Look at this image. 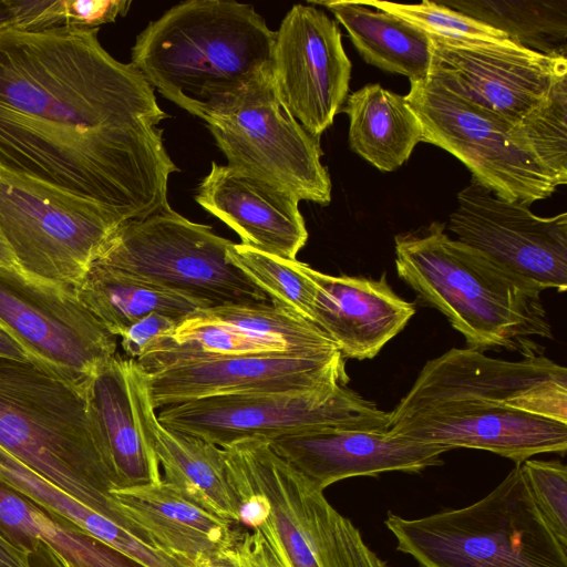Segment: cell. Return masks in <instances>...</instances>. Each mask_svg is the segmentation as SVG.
Segmentation results:
<instances>
[{
    "label": "cell",
    "mask_w": 567,
    "mask_h": 567,
    "mask_svg": "<svg viewBox=\"0 0 567 567\" xmlns=\"http://www.w3.org/2000/svg\"><path fill=\"white\" fill-rule=\"evenodd\" d=\"M99 28L0 32V171L96 202L123 221L169 207L178 172L159 123L168 115Z\"/></svg>",
    "instance_id": "6da1fadb"
},
{
    "label": "cell",
    "mask_w": 567,
    "mask_h": 567,
    "mask_svg": "<svg viewBox=\"0 0 567 567\" xmlns=\"http://www.w3.org/2000/svg\"><path fill=\"white\" fill-rule=\"evenodd\" d=\"M275 38L251 4L188 0L146 25L131 63L154 90L207 123L272 74Z\"/></svg>",
    "instance_id": "7a4b0ae2"
},
{
    "label": "cell",
    "mask_w": 567,
    "mask_h": 567,
    "mask_svg": "<svg viewBox=\"0 0 567 567\" xmlns=\"http://www.w3.org/2000/svg\"><path fill=\"white\" fill-rule=\"evenodd\" d=\"M86 382L0 358V446L152 546L113 497L121 487L90 409Z\"/></svg>",
    "instance_id": "3957f363"
},
{
    "label": "cell",
    "mask_w": 567,
    "mask_h": 567,
    "mask_svg": "<svg viewBox=\"0 0 567 567\" xmlns=\"http://www.w3.org/2000/svg\"><path fill=\"white\" fill-rule=\"evenodd\" d=\"M444 228L434 221L395 236L398 276L449 319L468 348L542 354L533 337L554 338L542 291L452 239Z\"/></svg>",
    "instance_id": "277c9868"
},
{
    "label": "cell",
    "mask_w": 567,
    "mask_h": 567,
    "mask_svg": "<svg viewBox=\"0 0 567 567\" xmlns=\"http://www.w3.org/2000/svg\"><path fill=\"white\" fill-rule=\"evenodd\" d=\"M221 450L239 499L238 523L257 534L271 567H389L269 441Z\"/></svg>",
    "instance_id": "5b68a950"
},
{
    "label": "cell",
    "mask_w": 567,
    "mask_h": 567,
    "mask_svg": "<svg viewBox=\"0 0 567 567\" xmlns=\"http://www.w3.org/2000/svg\"><path fill=\"white\" fill-rule=\"evenodd\" d=\"M384 524L417 567H567V548L536 508L520 463L468 506L420 518L389 512Z\"/></svg>",
    "instance_id": "8992f818"
},
{
    "label": "cell",
    "mask_w": 567,
    "mask_h": 567,
    "mask_svg": "<svg viewBox=\"0 0 567 567\" xmlns=\"http://www.w3.org/2000/svg\"><path fill=\"white\" fill-rule=\"evenodd\" d=\"M231 243L169 206L122 223L92 264L189 296L208 308L271 302L227 259Z\"/></svg>",
    "instance_id": "52a82bcc"
},
{
    "label": "cell",
    "mask_w": 567,
    "mask_h": 567,
    "mask_svg": "<svg viewBox=\"0 0 567 567\" xmlns=\"http://www.w3.org/2000/svg\"><path fill=\"white\" fill-rule=\"evenodd\" d=\"M122 223L96 202L0 171V233L31 277L73 288Z\"/></svg>",
    "instance_id": "ba28073f"
},
{
    "label": "cell",
    "mask_w": 567,
    "mask_h": 567,
    "mask_svg": "<svg viewBox=\"0 0 567 567\" xmlns=\"http://www.w3.org/2000/svg\"><path fill=\"white\" fill-rule=\"evenodd\" d=\"M159 422L219 447L243 440L274 441L327 427L381 431L391 414L347 385L307 392L220 395L164 406Z\"/></svg>",
    "instance_id": "9c48e42d"
},
{
    "label": "cell",
    "mask_w": 567,
    "mask_h": 567,
    "mask_svg": "<svg viewBox=\"0 0 567 567\" xmlns=\"http://www.w3.org/2000/svg\"><path fill=\"white\" fill-rule=\"evenodd\" d=\"M206 124L229 167L299 200L322 206L331 202L332 185L321 162L320 137L310 134L285 107L272 74Z\"/></svg>",
    "instance_id": "30bf717a"
},
{
    "label": "cell",
    "mask_w": 567,
    "mask_h": 567,
    "mask_svg": "<svg viewBox=\"0 0 567 567\" xmlns=\"http://www.w3.org/2000/svg\"><path fill=\"white\" fill-rule=\"evenodd\" d=\"M0 327L30 362L61 379L85 383L116 354V338L74 289L0 265Z\"/></svg>",
    "instance_id": "8fae6325"
},
{
    "label": "cell",
    "mask_w": 567,
    "mask_h": 567,
    "mask_svg": "<svg viewBox=\"0 0 567 567\" xmlns=\"http://www.w3.org/2000/svg\"><path fill=\"white\" fill-rule=\"evenodd\" d=\"M422 128L421 142L461 161L497 197L527 206L547 198L556 182L511 142L509 123L427 76L404 95Z\"/></svg>",
    "instance_id": "7c38bea8"
},
{
    "label": "cell",
    "mask_w": 567,
    "mask_h": 567,
    "mask_svg": "<svg viewBox=\"0 0 567 567\" xmlns=\"http://www.w3.org/2000/svg\"><path fill=\"white\" fill-rule=\"evenodd\" d=\"M444 403L501 405L567 424V369L543 354L507 361L452 348L425 363L391 424Z\"/></svg>",
    "instance_id": "4fadbf2b"
},
{
    "label": "cell",
    "mask_w": 567,
    "mask_h": 567,
    "mask_svg": "<svg viewBox=\"0 0 567 567\" xmlns=\"http://www.w3.org/2000/svg\"><path fill=\"white\" fill-rule=\"evenodd\" d=\"M449 229L523 282L543 291L567 288V214L540 217L497 197L474 178L457 194Z\"/></svg>",
    "instance_id": "5bb4252c"
},
{
    "label": "cell",
    "mask_w": 567,
    "mask_h": 567,
    "mask_svg": "<svg viewBox=\"0 0 567 567\" xmlns=\"http://www.w3.org/2000/svg\"><path fill=\"white\" fill-rule=\"evenodd\" d=\"M146 378L155 410L209 396L307 392L349 382L339 350L199 357L146 372Z\"/></svg>",
    "instance_id": "9a60e30c"
},
{
    "label": "cell",
    "mask_w": 567,
    "mask_h": 567,
    "mask_svg": "<svg viewBox=\"0 0 567 567\" xmlns=\"http://www.w3.org/2000/svg\"><path fill=\"white\" fill-rule=\"evenodd\" d=\"M429 76L511 125L538 106L567 76V59L512 41L450 40L430 35Z\"/></svg>",
    "instance_id": "2e32d148"
},
{
    "label": "cell",
    "mask_w": 567,
    "mask_h": 567,
    "mask_svg": "<svg viewBox=\"0 0 567 567\" xmlns=\"http://www.w3.org/2000/svg\"><path fill=\"white\" fill-rule=\"evenodd\" d=\"M351 69L337 22L313 4L292 6L276 31L272 81L281 103L313 136L341 112Z\"/></svg>",
    "instance_id": "e0dca14e"
},
{
    "label": "cell",
    "mask_w": 567,
    "mask_h": 567,
    "mask_svg": "<svg viewBox=\"0 0 567 567\" xmlns=\"http://www.w3.org/2000/svg\"><path fill=\"white\" fill-rule=\"evenodd\" d=\"M389 434L443 446L485 450L523 463L542 453L566 454L567 424L501 405L444 403L398 421Z\"/></svg>",
    "instance_id": "ac0fdd59"
},
{
    "label": "cell",
    "mask_w": 567,
    "mask_h": 567,
    "mask_svg": "<svg viewBox=\"0 0 567 567\" xmlns=\"http://www.w3.org/2000/svg\"><path fill=\"white\" fill-rule=\"evenodd\" d=\"M272 449L321 491L355 476L385 472L416 473L443 464L446 447L381 431L327 427L284 436Z\"/></svg>",
    "instance_id": "d6986e66"
},
{
    "label": "cell",
    "mask_w": 567,
    "mask_h": 567,
    "mask_svg": "<svg viewBox=\"0 0 567 567\" xmlns=\"http://www.w3.org/2000/svg\"><path fill=\"white\" fill-rule=\"evenodd\" d=\"M208 213L235 230L243 245L296 260L308 240L299 199L228 165L212 163L195 195Z\"/></svg>",
    "instance_id": "ffe728a7"
},
{
    "label": "cell",
    "mask_w": 567,
    "mask_h": 567,
    "mask_svg": "<svg viewBox=\"0 0 567 567\" xmlns=\"http://www.w3.org/2000/svg\"><path fill=\"white\" fill-rule=\"evenodd\" d=\"M306 272L316 288L312 320L344 359L374 358L415 313L414 303L393 291L385 274L379 279L331 276L309 265Z\"/></svg>",
    "instance_id": "44dd1931"
},
{
    "label": "cell",
    "mask_w": 567,
    "mask_h": 567,
    "mask_svg": "<svg viewBox=\"0 0 567 567\" xmlns=\"http://www.w3.org/2000/svg\"><path fill=\"white\" fill-rule=\"evenodd\" d=\"M128 379L141 429L164 471L162 480L197 504L238 523L239 499L221 447L159 422L150 400L146 372L134 359H128Z\"/></svg>",
    "instance_id": "7402d4cb"
},
{
    "label": "cell",
    "mask_w": 567,
    "mask_h": 567,
    "mask_svg": "<svg viewBox=\"0 0 567 567\" xmlns=\"http://www.w3.org/2000/svg\"><path fill=\"white\" fill-rule=\"evenodd\" d=\"M112 494L156 549L187 567L227 546L237 529L238 523L197 504L162 478Z\"/></svg>",
    "instance_id": "603a6c76"
},
{
    "label": "cell",
    "mask_w": 567,
    "mask_h": 567,
    "mask_svg": "<svg viewBox=\"0 0 567 567\" xmlns=\"http://www.w3.org/2000/svg\"><path fill=\"white\" fill-rule=\"evenodd\" d=\"M90 409L121 488L162 478L141 429L128 379V358L115 354L86 382Z\"/></svg>",
    "instance_id": "cb8c5ba5"
},
{
    "label": "cell",
    "mask_w": 567,
    "mask_h": 567,
    "mask_svg": "<svg viewBox=\"0 0 567 567\" xmlns=\"http://www.w3.org/2000/svg\"><path fill=\"white\" fill-rule=\"evenodd\" d=\"M328 9L344 27L362 59L386 72L402 74L410 82L429 76L431 40L426 32L383 10L360 1H311Z\"/></svg>",
    "instance_id": "d4e9b609"
},
{
    "label": "cell",
    "mask_w": 567,
    "mask_h": 567,
    "mask_svg": "<svg viewBox=\"0 0 567 567\" xmlns=\"http://www.w3.org/2000/svg\"><path fill=\"white\" fill-rule=\"evenodd\" d=\"M341 112L349 117V145L382 172L408 161L422 140L417 117L403 95L370 83L348 95Z\"/></svg>",
    "instance_id": "484cf974"
},
{
    "label": "cell",
    "mask_w": 567,
    "mask_h": 567,
    "mask_svg": "<svg viewBox=\"0 0 567 567\" xmlns=\"http://www.w3.org/2000/svg\"><path fill=\"white\" fill-rule=\"evenodd\" d=\"M0 483L33 502L52 518L79 528L145 567H187L50 483L1 446Z\"/></svg>",
    "instance_id": "4316f807"
},
{
    "label": "cell",
    "mask_w": 567,
    "mask_h": 567,
    "mask_svg": "<svg viewBox=\"0 0 567 567\" xmlns=\"http://www.w3.org/2000/svg\"><path fill=\"white\" fill-rule=\"evenodd\" d=\"M73 289L90 312L115 337L151 313L182 321L208 308L189 296L95 264Z\"/></svg>",
    "instance_id": "83f0119b"
},
{
    "label": "cell",
    "mask_w": 567,
    "mask_h": 567,
    "mask_svg": "<svg viewBox=\"0 0 567 567\" xmlns=\"http://www.w3.org/2000/svg\"><path fill=\"white\" fill-rule=\"evenodd\" d=\"M439 2L505 33L517 45L566 58L567 0Z\"/></svg>",
    "instance_id": "f1b7e54d"
},
{
    "label": "cell",
    "mask_w": 567,
    "mask_h": 567,
    "mask_svg": "<svg viewBox=\"0 0 567 567\" xmlns=\"http://www.w3.org/2000/svg\"><path fill=\"white\" fill-rule=\"evenodd\" d=\"M198 312L205 318L233 327L282 351L339 350L315 322L272 302L226 305L200 309Z\"/></svg>",
    "instance_id": "f546056e"
},
{
    "label": "cell",
    "mask_w": 567,
    "mask_h": 567,
    "mask_svg": "<svg viewBox=\"0 0 567 567\" xmlns=\"http://www.w3.org/2000/svg\"><path fill=\"white\" fill-rule=\"evenodd\" d=\"M511 142L558 186L567 183V76L508 130Z\"/></svg>",
    "instance_id": "4dcf8cb0"
},
{
    "label": "cell",
    "mask_w": 567,
    "mask_h": 567,
    "mask_svg": "<svg viewBox=\"0 0 567 567\" xmlns=\"http://www.w3.org/2000/svg\"><path fill=\"white\" fill-rule=\"evenodd\" d=\"M226 256L272 303L288 308L313 322L316 288L306 272L307 264L235 243L228 246Z\"/></svg>",
    "instance_id": "1f68e13d"
},
{
    "label": "cell",
    "mask_w": 567,
    "mask_h": 567,
    "mask_svg": "<svg viewBox=\"0 0 567 567\" xmlns=\"http://www.w3.org/2000/svg\"><path fill=\"white\" fill-rule=\"evenodd\" d=\"M131 3V0H11L13 29H94L126 16Z\"/></svg>",
    "instance_id": "d6a6232c"
},
{
    "label": "cell",
    "mask_w": 567,
    "mask_h": 567,
    "mask_svg": "<svg viewBox=\"0 0 567 567\" xmlns=\"http://www.w3.org/2000/svg\"><path fill=\"white\" fill-rule=\"evenodd\" d=\"M361 3L395 14L430 35L450 40L507 41L505 33L475 20L439 1L424 0L408 4L390 1L362 0ZM509 41V40H508Z\"/></svg>",
    "instance_id": "836d02e7"
},
{
    "label": "cell",
    "mask_w": 567,
    "mask_h": 567,
    "mask_svg": "<svg viewBox=\"0 0 567 567\" xmlns=\"http://www.w3.org/2000/svg\"><path fill=\"white\" fill-rule=\"evenodd\" d=\"M523 475L530 497L546 525L567 548V467L551 460H526Z\"/></svg>",
    "instance_id": "e575fe53"
},
{
    "label": "cell",
    "mask_w": 567,
    "mask_h": 567,
    "mask_svg": "<svg viewBox=\"0 0 567 567\" xmlns=\"http://www.w3.org/2000/svg\"><path fill=\"white\" fill-rule=\"evenodd\" d=\"M196 567H271L257 534L239 523L233 540Z\"/></svg>",
    "instance_id": "d590c367"
},
{
    "label": "cell",
    "mask_w": 567,
    "mask_h": 567,
    "mask_svg": "<svg viewBox=\"0 0 567 567\" xmlns=\"http://www.w3.org/2000/svg\"><path fill=\"white\" fill-rule=\"evenodd\" d=\"M181 320L162 313H151L130 326L120 336L128 359H138L158 338L174 332Z\"/></svg>",
    "instance_id": "8d00e7d4"
},
{
    "label": "cell",
    "mask_w": 567,
    "mask_h": 567,
    "mask_svg": "<svg viewBox=\"0 0 567 567\" xmlns=\"http://www.w3.org/2000/svg\"><path fill=\"white\" fill-rule=\"evenodd\" d=\"M64 561L66 567H145L92 536L86 537L73 558Z\"/></svg>",
    "instance_id": "74e56055"
},
{
    "label": "cell",
    "mask_w": 567,
    "mask_h": 567,
    "mask_svg": "<svg viewBox=\"0 0 567 567\" xmlns=\"http://www.w3.org/2000/svg\"><path fill=\"white\" fill-rule=\"evenodd\" d=\"M28 567H66L63 557L42 538L27 550Z\"/></svg>",
    "instance_id": "f35d334b"
},
{
    "label": "cell",
    "mask_w": 567,
    "mask_h": 567,
    "mask_svg": "<svg viewBox=\"0 0 567 567\" xmlns=\"http://www.w3.org/2000/svg\"><path fill=\"white\" fill-rule=\"evenodd\" d=\"M0 567H28L27 551L0 534Z\"/></svg>",
    "instance_id": "ab89813d"
},
{
    "label": "cell",
    "mask_w": 567,
    "mask_h": 567,
    "mask_svg": "<svg viewBox=\"0 0 567 567\" xmlns=\"http://www.w3.org/2000/svg\"><path fill=\"white\" fill-rule=\"evenodd\" d=\"M0 358L29 361L21 347L0 327Z\"/></svg>",
    "instance_id": "60d3db41"
},
{
    "label": "cell",
    "mask_w": 567,
    "mask_h": 567,
    "mask_svg": "<svg viewBox=\"0 0 567 567\" xmlns=\"http://www.w3.org/2000/svg\"><path fill=\"white\" fill-rule=\"evenodd\" d=\"M14 20V11L11 6V0H0V32L13 29Z\"/></svg>",
    "instance_id": "b9f144b4"
},
{
    "label": "cell",
    "mask_w": 567,
    "mask_h": 567,
    "mask_svg": "<svg viewBox=\"0 0 567 567\" xmlns=\"http://www.w3.org/2000/svg\"><path fill=\"white\" fill-rule=\"evenodd\" d=\"M0 265L7 267H17L14 257L0 233Z\"/></svg>",
    "instance_id": "7bdbcfd3"
}]
</instances>
